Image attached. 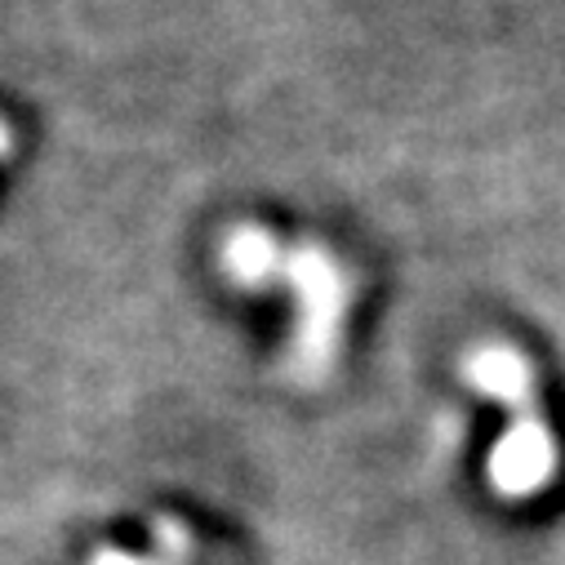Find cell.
I'll use <instances>...</instances> for the list:
<instances>
[{
    "label": "cell",
    "instance_id": "cell-1",
    "mask_svg": "<svg viewBox=\"0 0 565 565\" xmlns=\"http://www.w3.org/2000/svg\"><path fill=\"white\" fill-rule=\"evenodd\" d=\"M280 280H286L299 299V330H295V343L286 352V365L295 379L321 383L339 356V343H343V321L352 308V280H348L343 263L317 241L286 245Z\"/></svg>",
    "mask_w": 565,
    "mask_h": 565
},
{
    "label": "cell",
    "instance_id": "cell-2",
    "mask_svg": "<svg viewBox=\"0 0 565 565\" xmlns=\"http://www.w3.org/2000/svg\"><path fill=\"white\" fill-rule=\"evenodd\" d=\"M556 468H561V446H556L552 423L539 409H525V414H512L503 437L494 441L486 477L499 499L516 503V499L543 494L556 481Z\"/></svg>",
    "mask_w": 565,
    "mask_h": 565
},
{
    "label": "cell",
    "instance_id": "cell-3",
    "mask_svg": "<svg viewBox=\"0 0 565 565\" xmlns=\"http://www.w3.org/2000/svg\"><path fill=\"white\" fill-rule=\"evenodd\" d=\"M463 379H468L481 396H490L494 405H503V409H512V414L539 409V405H534V365H530L516 348H508V343H486V348L468 352Z\"/></svg>",
    "mask_w": 565,
    "mask_h": 565
},
{
    "label": "cell",
    "instance_id": "cell-4",
    "mask_svg": "<svg viewBox=\"0 0 565 565\" xmlns=\"http://www.w3.org/2000/svg\"><path fill=\"white\" fill-rule=\"evenodd\" d=\"M280 263H286V245L276 232L258 227V223H241L223 236L218 249V267L236 290H267L280 286Z\"/></svg>",
    "mask_w": 565,
    "mask_h": 565
},
{
    "label": "cell",
    "instance_id": "cell-5",
    "mask_svg": "<svg viewBox=\"0 0 565 565\" xmlns=\"http://www.w3.org/2000/svg\"><path fill=\"white\" fill-rule=\"evenodd\" d=\"M152 539H157L161 561H170V565H188V556H192V539H188V530H183L179 521H157V525H152Z\"/></svg>",
    "mask_w": 565,
    "mask_h": 565
},
{
    "label": "cell",
    "instance_id": "cell-6",
    "mask_svg": "<svg viewBox=\"0 0 565 565\" xmlns=\"http://www.w3.org/2000/svg\"><path fill=\"white\" fill-rule=\"evenodd\" d=\"M89 565H170V561H161V556H152V561H148V556H129V552L103 547V552H98V556H94Z\"/></svg>",
    "mask_w": 565,
    "mask_h": 565
},
{
    "label": "cell",
    "instance_id": "cell-7",
    "mask_svg": "<svg viewBox=\"0 0 565 565\" xmlns=\"http://www.w3.org/2000/svg\"><path fill=\"white\" fill-rule=\"evenodd\" d=\"M10 148H14V134H10V125H6V120H0V161L10 157Z\"/></svg>",
    "mask_w": 565,
    "mask_h": 565
}]
</instances>
